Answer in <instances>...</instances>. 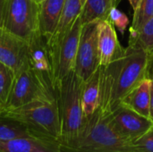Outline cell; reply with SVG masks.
I'll return each instance as SVG.
<instances>
[{"mask_svg":"<svg viewBox=\"0 0 153 152\" xmlns=\"http://www.w3.org/2000/svg\"><path fill=\"white\" fill-rule=\"evenodd\" d=\"M28 64L40 80L54 89L50 52L47 39L40 33L28 42Z\"/></svg>","mask_w":153,"mask_h":152,"instance_id":"8fae6325","label":"cell"},{"mask_svg":"<svg viewBox=\"0 0 153 152\" xmlns=\"http://www.w3.org/2000/svg\"><path fill=\"white\" fill-rule=\"evenodd\" d=\"M151 82V78L143 81L123 99L120 105H123L136 113L150 118Z\"/></svg>","mask_w":153,"mask_h":152,"instance_id":"2e32d148","label":"cell"},{"mask_svg":"<svg viewBox=\"0 0 153 152\" xmlns=\"http://www.w3.org/2000/svg\"><path fill=\"white\" fill-rule=\"evenodd\" d=\"M0 115L20 122L34 136L60 142L61 121L56 96L35 99Z\"/></svg>","mask_w":153,"mask_h":152,"instance_id":"3957f363","label":"cell"},{"mask_svg":"<svg viewBox=\"0 0 153 152\" xmlns=\"http://www.w3.org/2000/svg\"><path fill=\"white\" fill-rule=\"evenodd\" d=\"M4 4H5V0H0V28L3 27V22H4Z\"/></svg>","mask_w":153,"mask_h":152,"instance_id":"484cf974","label":"cell"},{"mask_svg":"<svg viewBox=\"0 0 153 152\" xmlns=\"http://www.w3.org/2000/svg\"><path fill=\"white\" fill-rule=\"evenodd\" d=\"M0 152H60V142L37 136L0 142Z\"/></svg>","mask_w":153,"mask_h":152,"instance_id":"5bb4252c","label":"cell"},{"mask_svg":"<svg viewBox=\"0 0 153 152\" xmlns=\"http://www.w3.org/2000/svg\"><path fill=\"white\" fill-rule=\"evenodd\" d=\"M98 23L82 24L75 60L74 73L85 82L100 67L98 46Z\"/></svg>","mask_w":153,"mask_h":152,"instance_id":"52a82bcc","label":"cell"},{"mask_svg":"<svg viewBox=\"0 0 153 152\" xmlns=\"http://www.w3.org/2000/svg\"><path fill=\"white\" fill-rule=\"evenodd\" d=\"M14 74L10 68L0 63V113L7 103Z\"/></svg>","mask_w":153,"mask_h":152,"instance_id":"7402d4cb","label":"cell"},{"mask_svg":"<svg viewBox=\"0 0 153 152\" xmlns=\"http://www.w3.org/2000/svg\"><path fill=\"white\" fill-rule=\"evenodd\" d=\"M82 109L85 117L91 116L100 105V67L83 82L82 92Z\"/></svg>","mask_w":153,"mask_h":152,"instance_id":"ac0fdd59","label":"cell"},{"mask_svg":"<svg viewBox=\"0 0 153 152\" xmlns=\"http://www.w3.org/2000/svg\"><path fill=\"white\" fill-rule=\"evenodd\" d=\"M3 28L28 43L39 33V4L35 0H5Z\"/></svg>","mask_w":153,"mask_h":152,"instance_id":"5b68a950","label":"cell"},{"mask_svg":"<svg viewBox=\"0 0 153 152\" xmlns=\"http://www.w3.org/2000/svg\"><path fill=\"white\" fill-rule=\"evenodd\" d=\"M82 3L81 0H65L63 11L56 25V28L48 41V46L50 52L51 62L56 54L63 40L73 28L74 22L81 15Z\"/></svg>","mask_w":153,"mask_h":152,"instance_id":"4fadbf2b","label":"cell"},{"mask_svg":"<svg viewBox=\"0 0 153 152\" xmlns=\"http://www.w3.org/2000/svg\"><path fill=\"white\" fill-rule=\"evenodd\" d=\"M98 46L100 66H108L126 54V48L117 39L115 26L108 20L98 23Z\"/></svg>","mask_w":153,"mask_h":152,"instance_id":"7c38bea8","label":"cell"},{"mask_svg":"<svg viewBox=\"0 0 153 152\" xmlns=\"http://www.w3.org/2000/svg\"><path fill=\"white\" fill-rule=\"evenodd\" d=\"M152 62L145 51L128 46L121 59L100 66L99 109L103 115H110L133 90L151 78Z\"/></svg>","mask_w":153,"mask_h":152,"instance_id":"6da1fadb","label":"cell"},{"mask_svg":"<svg viewBox=\"0 0 153 152\" xmlns=\"http://www.w3.org/2000/svg\"><path fill=\"white\" fill-rule=\"evenodd\" d=\"M153 18V0H141L137 8L134 11L130 36H134L142 27Z\"/></svg>","mask_w":153,"mask_h":152,"instance_id":"44dd1931","label":"cell"},{"mask_svg":"<svg viewBox=\"0 0 153 152\" xmlns=\"http://www.w3.org/2000/svg\"><path fill=\"white\" fill-rule=\"evenodd\" d=\"M0 63L15 75L28 64V43L4 28H0Z\"/></svg>","mask_w":153,"mask_h":152,"instance_id":"30bf717a","label":"cell"},{"mask_svg":"<svg viewBox=\"0 0 153 152\" xmlns=\"http://www.w3.org/2000/svg\"><path fill=\"white\" fill-rule=\"evenodd\" d=\"M82 28V22L80 15L52 60L53 86L55 90L59 82L74 69Z\"/></svg>","mask_w":153,"mask_h":152,"instance_id":"ba28073f","label":"cell"},{"mask_svg":"<svg viewBox=\"0 0 153 152\" xmlns=\"http://www.w3.org/2000/svg\"><path fill=\"white\" fill-rule=\"evenodd\" d=\"M117 131L129 142L134 143L153 127V122L135 111L120 105L110 115Z\"/></svg>","mask_w":153,"mask_h":152,"instance_id":"9c48e42d","label":"cell"},{"mask_svg":"<svg viewBox=\"0 0 153 152\" xmlns=\"http://www.w3.org/2000/svg\"><path fill=\"white\" fill-rule=\"evenodd\" d=\"M151 79H152V81H153V76H152V77H151Z\"/></svg>","mask_w":153,"mask_h":152,"instance_id":"f1b7e54d","label":"cell"},{"mask_svg":"<svg viewBox=\"0 0 153 152\" xmlns=\"http://www.w3.org/2000/svg\"><path fill=\"white\" fill-rule=\"evenodd\" d=\"M65 0H46L39 4V33L49 40L60 19Z\"/></svg>","mask_w":153,"mask_h":152,"instance_id":"9a60e30c","label":"cell"},{"mask_svg":"<svg viewBox=\"0 0 153 152\" xmlns=\"http://www.w3.org/2000/svg\"><path fill=\"white\" fill-rule=\"evenodd\" d=\"M118 0H81V20L82 24L108 21L110 11L117 7Z\"/></svg>","mask_w":153,"mask_h":152,"instance_id":"e0dca14e","label":"cell"},{"mask_svg":"<svg viewBox=\"0 0 153 152\" xmlns=\"http://www.w3.org/2000/svg\"><path fill=\"white\" fill-rule=\"evenodd\" d=\"M152 80V79H151ZM150 118L153 122V81L151 82V105H150Z\"/></svg>","mask_w":153,"mask_h":152,"instance_id":"d4e9b609","label":"cell"},{"mask_svg":"<svg viewBox=\"0 0 153 152\" xmlns=\"http://www.w3.org/2000/svg\"><path fill=\"white\" fill-rule=\"evenodd\" d=\"M55 96L56 90L40 80L27 64L14 75L9 98L3 111L16 108L38 99Z\"/></svg>","mask_w":153,"mask_h":152,"instance_id":"8992f818","label":"cell"},{"mask_svg":"<svg viewBox=\"0 0 153 152\" xmlns=\"http://www.w3.org/2000/svg\"><path fill=\"white\" fill-rule=\"evenodd\" d=\"M34 136L20 122L0 115V142H5L18 137Z\"/></svg>","mask_w":153,"mask_h":152,"instance_id":"d6986e66","label":"cell"},{"mask_svg":"<svg viewBox=\"0 0 153 152\" xmlns=\"http://www.w3.org/2000/svg\"><path fill=\"white\" fill-rule=\"evenodd\" d=\"M108 21L120 31L122 35L125 34V31L129 24V19L126 13H122L117 7H114L109 13Z\"/></svg>","mask_w":153,"mask_h":152,"instance_id":"603a6c76","label":"cell"},{"mask_svg":"<svg viewBox=\"0 0 153 152\" xmlns=\"http://www.w3.org/2000/svg\"><path fill=\"white\" fill-rule=\"evenodd\" d=\"M139 152H153V127L143 136L134 142Z\"/></svg>","mask_w":153,"mask_h":152,"instance_id":"cb8c5ba5","label":"cell"},{"mask_svg":"<svg viewBox=\"0 0 153 152\" xmlns=\"http://www.w3.org/2000/svg\"><path fill=\"white\" fill-rule=\"evenodd\" d=\"M128 1H129V3L131 4L132 8L134 9V11L137 8V6L139 5V4L141 2V0H128Z\"/></svg>","mask_w":153,"mask_h":152,"instance_id":"4316f807","label":"cell"},{"mask_svg":"<svg viewBox=\"0 0 153 152\" xmlns=\"http://www.w3.org/2000/svg\"><path fill=\"white\" fill-rule=\"evenodd\" d=\"M35 1H36V3H37L38 4H39L43 3L44 1H46V0H35Z\"/></svg>","mask_w":153,"mask_h":152,"instance_id":"83f0119b","label":"cell"},{"mask_svg":"<svg viewBox=\"0 0 153 152\" xmlns=\"http://www.w3.org/2000/svg\"><path fill=\"white\" fill-rule=\"evenodd\" d=\"M129 46L140 48L153 57V18L148 21L134 36H130Z\"/></svg>","mask_w":153,"mask_h":152,"instance_id":"ffe728a7","label":"cell"},{"mask_svg":"<svg viewBox=\"0 0 153 152\" xmlns=\"http://www.w3.org/2000/svg\"><path fill=\"white\" fill-rule=\"evenodd\" d=\"M60 152H139L134 143L126 140L115 127L110 116L98 108L85 117L75 142Z\"/></svg>","mask_w":153,"mask_h":152,"instance_id":"7a4b0ae2","label":"cell"},{"mask_svg":"<svg viewBox=\"0 0 153 152\" xmlns=\"http://www.w3.org/2000/svg\"><path fill=\"white\" fill-rule=\"evenodd\" d=\"M83 82L72 71L56 89L61 121V147H68L75 142L85 121L82 103Z\"/></svg>","mask_w":153,"mask_h":152,"instance_id":"277c9868","label":"cell"}]
</instances>
